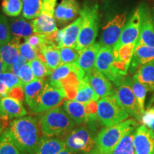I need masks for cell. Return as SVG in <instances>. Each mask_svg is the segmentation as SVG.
Segmentation results:
<instances>
[{"instance_id": "cell-1", "label": "cell", "mask_w": 154, "mask_h": 154, "mask_svg": "<svg viewBox=\"0 0 154 154\" xmlns=\"http://www.w3.org/2000/svg\"><path fill=\"white\" fill-rule=\"evenodd\" d=\"M8 130L19 149L25 154H32L35 151L41 139L36 119L23 116L15 119L10 123Z\"/></svg>"}, {"instance_id": "cell-2", "label": "cell", "mask_w": 154, "mask_h": 154, "mask_svg": "<svg viewBox=\"0 0 154 154\" xmlns=\"http://www.w3.org/2000/svg\"><path fill=\"white\" fill-rule=\"evenodd\" d=\"M138 125L135 119H130L102 128L96 137L95 148L89 154H110L123 136L128 131L137 128Z\"/></svg>"}, {"instance_id": "cell-3", "label": "cell", "mask_w": 154, "mask_h": 154, "mask_svg": "<svg viewBox=\"0 0 154 154\" xmlns=\"http://www.w3.org/2000/svg\"><path fill=\"white\" fill-rule=\"evenodd\" d=\"M80 16L82 18L80 33L76 48L82 50L95 43L99 30L100 15L97 4L86 2L81 8Z\"/></svg>"}, {"instance_id": "cell-4", "label": "cell", "mask_w": 154, "mask_h": 154, "mask_svg": "<svg viewBox=\"0 0 154 154\" xmlns=\"http://www.w3.org/2000/svg\"><path fill=\"white\" fill-rule=\"evenodd\" d=\"M75 125L74 121L61 106L47 111L40 118L41 131L47 137L66 136Z\"/></svg>"}, {"instance_id": "cell-5", "label": "cell", "mask_w": 154, "mask_h": 154, "mask_svg": "<svg viewBox=\"0 0 154 154\" xmlns=\"http://www.w3.org/2000/svg\"><path fill=\"white\" fill-rule=\"evenodd\" d=\"M97 119L101 126L109 127L123 122L129 117L119 103L116 92L97 102Z\"/></svg>"}, {"instance_id": "cell-6", "label": "cell", "mask_w": 154, "mask_h": 154, "mask_svg": "<svg viewBox=\"0 0 154 154\" xmlns=\"http://www.w3.org/2000/svg\"><path fill=\"white\" fill-rule=\"evenodd\" d=\"M66 149L75 153L89 154L96 146V138H94L91 128L86 124L73 128L66 135L64 140Z\"/></svg>"}, {"instance_id": "cell-7", "label": "cell", "mask_w": 154, "mask_h": 154, "mask_svg": "<svg viewBox=\"0 0 154 154\" xmlns=\"http://www.w3.org/2000/svg\"><path fill=\"white\" fill-rule=\"evenodd\" d=\"M66 98V94L63 87L47 82L33 111L39 113L56 109L60 106L61 103Z\"/></svg>"}, {"instance_id": "cell-8", "label": "cell", "mask_w": 154, "mask_h": 154, "mask_svg": "<svg viewBox=\"0 0 154 154\" xmlns=\"http://www.w3.org/2000/svg\"><path fill=\"white\" fill-rule=\"evenodd\" d=\"M127 22V12L116 14L102 29L99 43L101 47L113 48L119 42Z\"/></svg>"}, {"instance_id": "cell-9", "label": "cell", "mask_w": 154, "mask_h": 154, "mask_svg": "<svg viewBox=\"0 0 154 154\" xmlns=\"http://www.w3.org/2000/svg\"><path fill=\"white\" fill-rule=\"evenodd\" d=\"M129 77L126 76L122 82L117 86L116 94L119 103L124 108V110L131 116L138 121H140L142 113L138 102L136 101L134 92L129 83Z\"/></svg>"}, {"instance_id": "cell-10", "label": "cell", "mask_w": 154, "mask_h": 154, "mask_svg": "<svg viewBox=\"0 0 154 154\" xmlns=\"http://www.w3.org/2000/svg\"><path fill=\"white\" fill-rule=\"evenodd\" d=\"M113 62H114V55H113V48L101 47L96 57L95 68L106 77H107L117 87L123 79H121L116 73Z\"/></svg>"}, {"instance_id": "cell-11", "label": "cell", "mask_w": 154, "mask_h": 154, "mask_svg": "<svg viewBox=\"0 0 154 154\" xmlns=\"http://www.w3.org/2000/svg\"><path fill=\"white\" fill-rule=\"evenodd\" d=\"M140 22H141L140 9V7H138L135 9L131 16L127 20L121 33V37L113 49H117L119 47L127 44H136L140 34Z\"/></svg>"}, {"instance_id": "cell-12", "label": "cell", "mask_w": 154, "mask_h": 154, "mask_svg": "<svg viewBox=\"0 0 154 154\" xmlns=\"http://www.w3.org/2000/svg\"><path fill=\"white\" fill-rule=\"evenodd\" d=\"M82 22V18L79 16L74 22L56 32L54 34L55 43L59 49L62 47L76 48Z\"/></svg>"}, {"instance_id": "cell-13", "label": "cell", "mask_w": 154, "mask_h": 154, "mask_svg": "<svg viewBox=\"0 0 154 154\" xmlns=\"http://www.w3.org/2000/svg\"><path fill=\"white\" fill-rule=\"evenodd\" d=\"M26 113L22 101L9 96L0 100V122L3 129L8 124L9 119L21 118Z\"/></svg>"}, {"instance_id": "cell-14", "label": "cell", "mask_w": 154, "mask_h": 154, "mask_svg": "<svg viewBox=\"0 0 154 154\" xmlns=\"http://www.w3.org/2000/svg\"><path fill=\"white\" fill-rule=\"evenodd\" d=\"M79 3L77 0H61L55 9L54 17L59 26L70 24L80 13Z\"/></svg>"}, {"instance_id": "cell-15", "label": "cell", "mask_w": 154, "mask_h": 154, "mask_svg": "<svg viewBox=\"0 0 154 154\" xmlns=\"http://www.w3.org/2000/svg\"><path fill=\"white\" fill-rule=\"evenodd\" d=\"M134 143L136 154H154V131L143 125L138 126Z\"/></svg>"}, {"instance_id": "cell-16", "label": "cell", "mask_w": 154, "mask_h": 154, "mask_svg": "<svg viewBox=\"0 0 154 154\" xmlns=\"http://www.w3.org/2000/svg\"><path fill=\"white\" fill-rule=\"evenodd\" d=\"M90 86L99 98H104L111 96L116 92L113 90L111 82L95 67L85 75Z\"/></svg>"}, {"instance_id": "cell-17", "label": "cell", "mask_w": 154, "mask_h": 154, "mask_svg": "<svg viewBox=\"0 0 154 154\" xmlns=\"http://www.w3.org/2000/svg\"><path fill=\"white\" fill-rule=\"evenodd\" d=\"M140 15H141V22H140V34L136 46L146 45L154 47V22L151 16V11L147 7H141Z\"/></svg>"}, {"instance_id": "cell-18", "label": "cell", "mask_w": 154, "mask_h": 154, "mask_svg": "<svg viewBox=\"0 0 154 154\" xmlns=\"http://www.w3.org/2000/svg\"><path fill=\"white\" fill-rule=\"evenodd\" d=\"M22 38L12 36L10 41L0 46V59L5 65L6 72H10L12 64L20 55L19 47Z\"/></svg>"}, {"instance_id": "cell-19", "label": "cell", "mask_w": 154, "mask_h": 154, "mask_svg": "<svg viewBox=\"0 0 154 154\" xmlns=\"http://www.w3.org/2000/svg\"><path fill=\"white\" fill-rule=\"evenodd\" d=\"M100 48L101 45L99 42H95L91 45L80 50L79 57L75 64L85 74L95 67L96 57Z\"/></svg>"}, {"instance_id": "cell-20", "label": "cell", "mask_w": 154, "mask_h": 154, "mask_svg": "<svg viewBox=\"0 0 154 154\" xmlns=\"http://www.w3.org/2000/svg\"><path fill=\"white\" fill-rule=\"evenodd\" d=\"M151 62H154V47L143 44L135 46L129 72L131 74H135L139 67Z\"/></svg>"}, {"instance_id": "cell-21", "label": "cell", "mask_w": 154, "mask_h": 154, "mask_svg": "<svg viewBox=\"0 0 154 154\" xmlns=\"http://www.w3.org/2000/svg\"><path fill=\"white\" fill-rule=\"evenodd\" d=\"M34 33L42 35H49L57 32L58 25L54 14L41 12L36 19L32 21Z\"/></svg>"}, {"instance_id": "cell-22", "label": "cell", "mask_w": 154, "mask_h": 154, "mask_svg": "<svg viewBox=\"0 0 154 154\" xmlns=\"http://www.w3.org/2000/svg\"><path fill=\"white\" fill-rule=\"evenodd\" d=\"M38 58L51 70L61 64L59 48L54 44H46L42 46L38 51Z\"/></svg>"}, {"instance_id": "cell-23", "label": "cell", "mask_w": 154, "mask_h": 154, "mask_svg": "<svg viewBox=\"0 0 154 154\" xmlns=\"http://www.w3.org/2000/svg\"><path fill=\"white\" fill-rule=\"evenodd\" d=\"M66 149L64 140L57 137L41 138L35 151L32 154H58Z\"/></svg>"}, {"instance_id": "cell-24", "label": "cell", "mask_w": 154, "mask_h": 154, "mask_svg": "<svg viewBox=\"0 0 154 154\" xmlns=\"http://www.w3.org/2000/svg\"><path fill=\"white\" fill-rule=\"evenodd\" d=\"M46 84L47 82L44 79H36L23 86L25 101L32 111L35 108L38 97L43 91Z\"/></svg>"}, {"instance_id": "cell-25", "label": "cell", "mask_w": 154, "mask_h": 154, "mask_svg": "<svg viewBox=\"0 0 154 154\" xmlns=\"http://www.w3.org/2000/svg\"><path fill=\"white\" fill-rule=\"evenodd\" d=\"M9 22L12 36L25 38L34 33L32 22L23 17H11Z\"/></svg>"}, {"instance_id": "cell-26", "label": "cell", "mask_w": 154, "mask_h": 154, "mask_svg": "<svg viewBox=\"0 0 154 154\" xmlns=\"http://www.w3.org/2000/svg\"><path fill=\"white\" fill-rule=\"evenodd\" d=\"M63 108L67 114L74 121L76 125H82L86 122L85 104L74 99H69L63 103Z\"/></svg>"}, {"instance_id": "cell-27", "label": "cell", "mask_w": 154, "mask_h": 154, "mask_svg": "<svg viewBox=\"0 0 154 154\" xmlns=\"http://www.w3.org/2000/svg\"><path fill=\"white\" fill-rule=\"evenodd\" d=\"M133 79L143 84L147 91H154V62L139 67L133 76Z\"/></svg>"}, {"instance_id": "cell-28", "label": "cell", "mask_w": 154, "mask_h": 154, "mask_svg": "<svg viewBox=\"0 0 154 154\" xmlns=\"http://www.w3.org/2000/svg\"><path fill=\"white\" fill-rule=\"evenodd\" d=\"M99 98L96 95L95 91L90 86L86 76H84L82 80L79 81L78 91L74 100L80 102L83 104L89 103L91 101H98Z\"/></svg>"}, {"instance_id": "cell-29", "label": "cell", "mask_w": 154, "mask_h": 154, "mask_svg": "<svg viewBox=\"0 0 154 154\" xmlns=\"http://www.w3.org/2000/svg\"><path fill=\"white\" fill-rule=\"evenodd\" d=\"M79 69L76 64H63L61 63L57 68L54 69L49 76V83L52 85L61 86L60 83L62 80L66 79L72 72L78 74ZM62 87V86H61Z\"/></svg>"}, {"instance_id": "cell-30", "label": "cell", "mask_w": 154, "mask_h": 154, "mask_svg": "<svg viewBox=\"0 0 154 154\" xmlns=\"http://www.w3.org/2000/svg\"><path fill=\"white\" fill-rule=\"evenodd\" d=\"M0 154H25L19 149L8 129L0 136Z\"/></svg>"}, {"instance_id": "cell-31", "label": "cell", "mask_w": 154, "mask_h": 154, "mask_svg": "<svg viewBox=\"0 0 154 154\" xmlns=\"http://www.w3.org/2000/svg\"><path fill=\"white\" fill-rule=\"evenodd\" d=\"M135 131L136 128L128 131L110 154H136L134 143Z\"/></svg>"}, {"instance_id": "cell-32", "label": "cell", "mask_w": 154, "mask_h": 154, "mask_svg": "<svg viewBox=\"0 0 154 154\" xmlns=\"http://www.w3.org/2000/svg\"><path fill=\"white\" fill-rule=\"evenodd\" d=\"M22 17L28 20H33L40 14L43 0H22Z\"/></svg>"}, {"instance_id": "cell-33", "label": "cell", "mask_w": 154, "mask_h": 154, "mask_svg": "<svg viewBox=\"0 0 154 154\" xmlns=\"http://www.w3.org/2000/svg\"><path fill=\"white\" fill-rule=\"evenodd\" d=\"M129 83L135 97L136 99V101L138 102V104L140 107V111H141L142 113H143L145 111V101L146 93L148 91L147 89L143 84L135 80L134 79H133V77L132 78L129 77Z\"/></svg>"}, {"instance_id": "cell-34", "label": "cell", "mask_w": 154, "mask_h": 154, "mask_svg": "<svg viewBox=\"0 0 154 154\" xmlns=\"http://www.w3.org/2000/svg\"><path fill=\"white\" fill-rule=\"evenodd\" d=\"M22 0H2V9L4 14L10 17H19L22 12Z\"/></svg>"}, {"instance_id": "cell-35", "label": "cell", "mask_w": 154, "mask_h": 154, "mask_svg": "<svg viewBox=\"0 0 154 154\" xmlns=\"http://www.w3.org/2000/svg\"><path fill=\"white\" fill-rule=\"evenodd\" d=\"M29 63L36 79H44L46 77L49 76L53 71L49 69L47 65L39 58L29 61Z\"/></svg>"}, {"instance_id": "cell-36", "label": "cell", "mask_w": 154, "mask_h": 154, "mask_svg": "<svg viewBox=\"0 0 154 154\" xmlns=\"http://www.w3.org/2000/svg\"><path fill=\"white\" fill-rule=\"evenodd\" d=\"M135 46L136 44H127L119 47L117 49H113L114 59L130 64L134 54Z\"/></svg>"}, {"instance_id": "cell-37", "label": "cell", "mask_w": 154, "mask_h": 154, "mask_svg": "<svg viewBox=\"0 0 154 154\" xmlns=\"http://www.w3.org/2000/svg\"><path fill=\"white\" fill-rule=\"evenodd\" d=\"M59 51L63 64H74L79 57L80 50L75 47H62L59 49Z\"/></svg>"}, {"instance_id": "cell-38", "label": "cell", "mask_w": 154, "mask_h": 154, "mask_svg": "<svg viewBox=\"0 0 154 154\" xmlns=\"http://www.w3.org/2000/svg\"><path fill=\"white\" fill-rule=\"evenodd\" d=\"M12 38L9 19L5 15L0 14V46L10 41Z\"/></svg>"}, {"instance_id": "cell-39", "label": "cell", "mask_w": 154, "mask_h": 154, "mask_svg": "<svg viewBox=\"0 0 154 154\" xmlns=\"http://www.w3.org/2000/svg\"><path fill=\"white\" fill-rule=\"evenodd\" d=\"M0 82H3L6 86H8L9 89L18 86H24V84L18 76L11 72H2L0 74Z\"/></svg>"}, {"instance_id": "cell-40", "label": "cell", "mask_w": 154, "mask_h": 154, "mask_svg": "<svg viewBox=\"0 0 154 154\" xmlns=\"http://www.w3.org/2000/svg\"><path fill=\"white\" fill-rule=\"evenodd\" d=\"M19 51L20 55L24 57L27 61H31L38 58V51L25 41L22 42L19 45Z\"/></svg>"}, {"instance_id": "cell-41", "label": "cell", "mask_w": 154, "mask_h": 154, "mask_svg": "<svg viewBox=\"0 0 154 154\" xmlns=\"http://www.w3.org/2000/svg\"><path fill=\"white\" fill-rule=\"evenodd\" d=\"M17 76L20 79V80L22 81L24 85L36 79L33 72H32V69H31V66L29 62L26 63L21 67L20 69L19 70Z\"/></svg>"}, {"instance_id": "cell-42", "label": "cell", "mask_w": 154, "mask_h": 154, "mask_svg": "<svg viewBox=\"0 0 154 154\" xmlns=\"http://www.w3.org/2000/svg\"><path fill=\"white\" fill-rule=\"evenodd\" d=\"M24 41L27 42L30 46H32L34 49L38 51V53L42 46L46 44H48L47 36L35 33L28 36V37L25 38Z\"/></svg>"}, {"instance_id": "cell-43", "label": "cell", "mask_w": 154, "mask_h": 154, "mask_svg": "<svg viewBox=\"0 0 154 154\" xmlns=\"http://www.w3.org/2000/svg\"><path fill=\"white\" fill-rule=\"evenodd\" d=\"M140 122L142 125L154 131V106L148 108L141 116Z\"/></svg>"}, {"instance_id": "cell-44", "label": "cell", "mask_w": 154, "mask_h": 154, "mask_svg": "<svg viewBox=\"0 0 154 154\" xmlns=\"http://www.w3.org/2000/svg\"><path fill=\"white\" fill-rule=\"evenodd\" d=\"M58 0H43L41 12H46L54 14Z\"/></svg>"}, {"instance_id": "cell-45", "label": "cell", "mask_w": 154, "mask_h": 154, "mask_svg": "<svg viewBox=\"0 0 154 154\" xmlns=\"http://www.w3.org/2000/svg\"><path fill=\"white\" fill-rule=\"evenodd\" d=\"M24 89H23V87H21V86H18V87H14L12 88L9 91L8 96L9 97L14 98V99H17L19 100V101H22L23 98H24Z\"/></svg>"}, {"instance_id": "cell-46", "label": "cell", "mask_w": 154, "mask_h": 154, "mask_svg": "<svg viewBox=\"0 0 154 154\" xmlns=\"http://www.w3.org/2000/svg\"><path fill=\"white\" fill-rule=\"evenodd\" d=\"M26 61H27L25 59L24 57H23L22 55H19V57H18V59H17V61H15V62L12 64V66H11L10 72H13L17 76L19 70L20 69V68L23 66V65L25 64L26 63H27Z\"/></svg>"}, {"instance_id": "cell-47", "label": "cell", "mask_w": 154, "mask_h": 154, "mask_svg": "<svg viewBox=\"0 0 154 154\" xmlns=\"http://www.w3.org/2000/svg\"><path fill=\"white\" fill-rule=\"evenodd\" d=\"M10 89L8 86H6L3 82H0V100L2 99L3 98L7 97Z\"/></svg>"}, {"instance_id": "cell-48", "label": "cell", "mask_w": 154, "mask_h": 154, "mask_svg": "<svg viewBox=\"0 0 154 154\" xmlns=\"http://www.w3.org/2000/svg\"><path fill=\"white\" fill-rule=\"evenodd\" d=\"M58 154H78V153H75V152H73L72 151H70V150L65 149H63V151L59 152Z\"/></svg>"}, {"instance_id": "cell-49", "label": "cell", "mask_w": 154, "mask_h": 154, "mask_svg": "<svg viewBox=\"0 0 154 154\" xmlns=\"http://www.w3.org/2000/svg\"><path fill=\"white\" fill-rule=\"evenodd\" d=\"M4 72H6V69H5V65H4V63L2 62V61L1 59H0V74Z\"/></svg>"}, {"instance_id": "cell-50", "label": "cell", "mask_w": 154, "mask_h": 154, "mask_svg": "<svg viewBox=\"0 0 154 154\" xmlns=\"http://www.w3.org/2000/svg\"><path fill=\"white\" fill-rule=\"evenodd\" d=\"M154 103V94H153V96H152V98H151V101H150V103H149V106L148 107H150L153 104V103Z\"/></svg>"}, {"instance_id": "cell-51", "label": "cell", "mask_w": 154, "mask_h": 154, "mask_svg": "<svg viewBox=\"0 0 154 154\" xmlns=\"http://www.w3.org/2000/svg\"><path fill=\"white\" fill-rule=\"evenodd\" d=\"M2 131H3L2 127L0 126V136H1V134H2Z\"/></svg>"}, {"instance_id": "cell-52", "label": "cell", "mask_w": 154, "mask_h": 154, "mask_svg": "<svg viewBox=\"0 0 154 154\" xmlns=\"http://www.w3.org/2000/svg\"><path fill=\"white\" fill-rule=\"evenodd\" d=\"M154 106V103H153V104H152L151 106H150V107H151V106ZM150 107H148V108H150Z\"/></svg>"}, {"instance_id": "cell-53", "label": "cell", "mask_w": 154, "mask_h": 154, "mask_svg": "<svg viewBox=\"0 0 154 154\" xmlns=\"http://www.w3.org/2000/svg\"><path fill=\"white\" fill-rule=\"evenodd\" d=\"M0 126H2V125H1V122H0Z\"/></svg>"}, {"instance_id": "cell-54", "label": "cell", "mask_w": 154, "mask_h": 154, "mask_svg": "<svg viewBox=\"0 0 154 154\" xmlns=\"http://www.w3.org/2000/svg\"><path fill=\"white\" fill-rule=\"evenodd\" d=\"M153 19H154V16H153Z\"/></svg>"}, {"instance_id": "cell-55", "label": "cell", "mask_w": 154, "mask_h": 154, "mask_svg": "<svg viewBox=\"0 0 154 154\" xmlns=\"http://www.w3.org/2000/svg\"><path fill=\"white\" fill-rule=\"evenodd\" d=\"M153 22H154V19H153Z\"/></svg>"}]
</instances>
